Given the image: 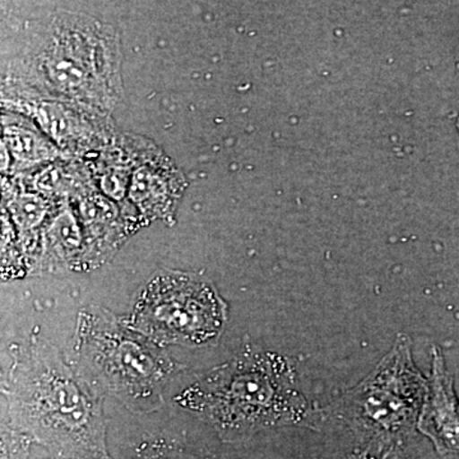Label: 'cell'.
<instances>
[{
  "label": "cell",
  "mask_w": 459,
  "mask_h": 459,
  "mask_svg": "<svg viewBox=\"0 0 459 459\" xmlns=\"http://www.w3.org/2000/svg\"><path fill=\"white\" fill-rule=\"evenodd\" d=\"M74 352L75 369L96 392L137 413L160 409L165 386L184 368L126 319L93 305L78 313Z\"/></svg>",
  "instance_id": "cell-4"
},
{
  "label": "cell",
  "mask_w": 459,
  "mask_h": 459,
  "mask_svg": "<svg viewBox=\"0 0 459 459\" xmlns=\"http://www.w3.org/2000/svg\"><path fill=\"white\" fill-rule=\"evenodd\" d=\"M228 309L210 281L186 272L166 271L150 281L132 316L124 319L162 349L171 344L202 347L221 337Z\"/></svg>",
  "instance_id": "cell-6"
},
{
  "label": "cell",
  "mask_w": 459,
  "mask_h": 459,
  "mask_svg": "<svg viewBox=\"0 0 459 459\" xmlns=\"http://www.w3.org/2000/svg\"><path fill=\"white\" fill-rule=\"evenodd\" d=\"M225 442L264 429L320 430L325 416L300 391L294 365L277 352L247 351L214 368L175 397Z\"/></svg>",
  "instance_id": "cell-3"
},
{
  "label": "cell",
  "mask_w": 459,
  "mask_h": 459,
  "mask_svg": "<svg viewBox=\"0 0 459 459\" xmlns=\"http://www.w3.org/2000/svg\"><path fill=\"white\" fill-rule=\"evenodd\" d=\"M2 147V152L7 156L3 170H8L9 160L14 162V168L25 169L57 156L56 148L42 135L36 124L16 115L7 119L3 117Z\"/></svg>",
  "instance_id": "cell-10"
},
{
  "label": "cell",
  "mask_w": 459,
  "mask_h": 459,
  "mask_svg": "<svg viewBox=\"0 0 459 459\" xmlns=\"http://www.w3.org/2000/svg\"><path fill=\"white\" fill-rule=\"evenodd\" d=\"M9 352L3 424L62 459H111L102 395L35 334Z\"/></svg>",
  "instance_id": "cell-1"
},
{
  "label": "cell",
  "mask_w": 459,
  "mask_h": 459,
  "mask_svg": "<svg viewBox=\"0 0 459 459\" xmlns=\"http://www.w3.org/2000/svg\"><path fill=\"white\" fill-rule=\"evenodd\" d=\"M427 389L428 379L413 361L412 341L400 333L377 367L323 412L351 429L364 451L392 458L418 429Z\"/></svg>",
  "instance_id": "cell-5"
},
{
  "label": "cell",
  "mask_w": 459,
  "mask_h": 459,
  "mask_svg": "<svg viewBox=\"0 0 459 459\" xmlns=\"http://www.w3.org/2000/svg\"><path fill=\"white\" fill-rule=\"evenodd\" d=\"M11 71L17 92L107 117L122 96L119 36L89 14L56 12L32 26Z\"/></svg>",
  "instance_id": "cell-2"
},
{
  "label": "cell",
  "mask_w": 459,
  "mask_h": 459,
  "mask_svg": "<svg viewBox=\"0 0 459 459\" xmlns=\"http://www.w3.org/2000/svg\"><path fill=\"white\" fill-rule=\"evenodd\" d=\"M418 430L440 455H459V400L439 346L431 347V371Z\"/></svg>",
  "instance_id": "cell-7"
},
{
  "label": "cell",
  "mask_w": 459,
  "mask_h": 459,
  "mask_svg": "<svg viewBox=\"0 0 459 459\" xmlns=\"http://www.w3.org/2000/svg\"><path fill=\"white\" fill-rule=\"evenodd\" d=\"M12 105H18V111H25L35 119L36 126L65 150L83 151L99 138L107 135V119L99 115L87 113L82 108L72 107L65 102L38 98L29 93L14 92Z\"/></svg>",
  "instance_id": "cell-8"
},
{
  "label": "cell",
  "mask_w": 459,
  "mask_h": 459,
  "mask_svg": "<svg viewBox=\"0 0 459 459\" xmlns=\"http://www.w3.org/2000/svg\"><path fill=\"white\" fill-rule=\"evenodd\" d=\"M183 177L165 159L144 160L132 175L129 197L144 220L170 221L183 192Z\"/></svg>",
  "instance_id": "cell-9"
},
{
  "label": "cell",
  "mask_w": 459,
  "mask_h": 459,
  "mask_svg": "<svg viewBox=\"0 0 459 459\" xmlns=\"http://www.w3.org/2000/svg\"><path fill=\"white\" fill-rule=\"evenodd\" d=\"M343 459H389L388 457H377V455H373L369 451H364V449H360V451H355L347 455Z\"/></svg>",
  "instance_id": "cell-11"
}]
</instances>
